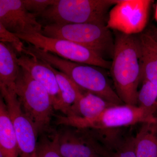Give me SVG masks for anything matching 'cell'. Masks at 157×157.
Listing matches in <instances>:
<instances>
[{
  "instance_id": "8fae6325",
  "label": "cell",
  "mask_w": 157,
  "mask_h": 157,
  "mask_svg": "<svg viewBox=\"0 0 157 157\" xmlns=\"http://www.w3.org/2000/svg\"><path fill=\"white\" fill-rule=\"evenodd\" d=\"M37 17L26 9L23 0H0V24L13 33L42 34L43 26Z\"/></svg>"
},
{
  "instance_id": "44dd1931",
  "label": "cell",
  "mask_w": 157,
  "mask_h": 157,
  "mask_svg": "<svg viewBox=\"0 0 157 157\" xmlns=\"http://www.w3.org/2000/svg\"><path fill=\"white\" fill-rule=\"evenodd\" d=\"M137 106L152 108L157 107V87L148 80H142V85L137 94Z\"/></svg>"
},
{
  "instance_id": "2e32d148",
  "label": "cell",
  "mask_w": 157,
  "mask_h": 157,
  "mask_svg": "<svg viewBox=\"0 0 157 157\" xmlns=\"http://www.w3.org/2000/svg\"><path fill=\"white\" fill-rule=\"evenodd\" d=\"M16 52L10 44L0 42V85L14 87L21 68Z\"/></svg>"
},
{
  "instance_id": "cb8c5ba5",
  "label": "cell",
  "mask_w": 157,
  "mask_h": 157,
  "mask_svg": "<svg viewBox=\"0 0 157 157\" xmlns=\"http://www.w3.org/2000/svg\"><path fill=\"white\" fill-rule=\"evenodd\" d=\"M157 40V31L155 30L154 31H151V32H149Z\"/></svg>"
},
{
  "instance_id": "7402d4cb",
  "label": "cell",
  "mask_w": 157,
  "mask_h": 157,
  "mask_svg": "<svg viewBox=\"0 0 157 157\" xmlns=\"http://www.w3.org/2000/svg\"><path fill=\"white\" fill-rule=\"evenodd\" d=\"M0 40L1 42L8 43L12 45L18 53H22L25 45L21 39L15 34L6 29L1 24H0Z\"/></svg>"
},
{
  "instance_id": "30bf717a",
  "label": "cell",
  "mask_w": 157,
  "mask_h": 157,
  "mask_svg": "<svg viewBox=\"0 0 157 157\" xmlns=\"http://www.w3.org/2000/svg\"><path fill=\"white\" fill-rule=\"evenodd\" d=\"M63 157H105L95 130L61 126L56 132Z\"/></svg>"
},
{
  "instance_id": "52a82bcc",
  "label": "cell",
  "mask_w": 157,
  "mask_h": 157,
  "mask_svg": "<svg viewBox=\"0 0 157 157\" xmlns=\"http://www.w3.org/2000/svg\"><path fill=\"white\" fill-rule=\"evenodd\" d=\"M15 34L22 41L71 61L105 69H110L111 67V61L69 40L47 37L41 33Z\"/></svg>"
},
{
  "instance_id": "5b68a950",
  "label": "cell",
  "mask_w": 157,
  "mask_h": 157,
  "mask_svg": "<svg viewBox=\"0 0 157 157\" xmlns=\"http://www.w3.org/2000/svg\"><path fill=\"white\" fill-rule=\"evenodd\" d=\"M14 90L23 110L33 122L39 135L51 132V122L55 109L45 88L21 67Z\"/></svg>"
},
{
  "instance_id": "ac0fdd59",
  "label": "cell",
  "mask_w": 157,
  "mask_h": 157,
  "mask_svg": "<svg viewBox=\"0 0 157 157\" xmlns=\"http://www.w3.org/2000/svg\"><path fill=\"white\" fill-rule=\"evenodd\" d=\"M50 67L56 76L60 91L62 98L60 111L64 116H67L83 90L65 73L57 70L51 65Z\"/></svg>"
},
{
  "instance_id": "ba28073f",
  "label": "cell",
  "mask_w": 157,
  "mask_h": 157,
  "mask_svg": "<svg viewBox=\"0 0 157 157\" xmlns=\"http://www.w3.org/2000/svg\"><path fill=\"white\" fill-rule=\"evenodd\" d=\"M1 97L14 126L19 157H36L38 134L33 123L21 108L14 87L0 85Z\"/></svg>"
},
{
  "instance_id": "3957f363",
  "label": "cell",
  "mask_w": 157,
  "mask_h": 157,
  "mask_svg": "<svg viewBox=\"0 0 157 157\" xmlns=\"http://www.w3.org/2000/svg\"><path fill=\"white\" fill-rule=\"evenodd\" d=\"M118 0H56L40 15L47 24L107 25L108 10Z\"/></svg>"
},
{
  "instance_id": "d6986e66",
  "label": "cell",
  "mask_w": 157,
  "mask_h": 157,
  "mask_svg": "<svg viewBox=\"0 0 157 157\" xmlns=\"http://www.w3.org/2000/svg\"><path fill=\"white\" fill-rule=\"evenodd\" d=\"M107 157H137L135 148V137L122 130L106 148Z\"/></svg>"
},
{
  "instance_id": "484cf974",
  "label": "cell",
  "mask_w": 157,
  "mask_h": 157,
  "mask_svg": "<svg viewBox=\"0 0 157 157\" xmlns=\"http://www.w3.org/2000/svg\"><path fill=\"white\" fill-rule=\"evenodd\" d=\"M0 157H5L2 153L0 152Z\"/></svg>"
},
{
  "instance_id": "8992f818",
  "label": "cell",
  "mask_w": 157,
  "mask_h": 157,
  "mask_svg": "<svg viewBox=\"0 0 157 157\" xmlns=\"http://www.w3.org/2000/svg\"><path fill=\"white\" fill-rule=\"evenodd\" d=\"M42 34L57 39L69 40L95 52L106 59H112L115 41L110 29L105 25L85 23L46 24Z\"/></svg>"
},
{
  "instance_id": "277c9868",
  "label": "cell",
  "mask_w": 157,
  "mask_h": 157,
  "mask_svg": "<svg viewBox=\"0 0 157 157\" xmlns=\"http://www.w3.org/2000/svg\"><path fill=\"white\" fill-rule=\"evenodd\" d=\"M157 107L146 108L138 106L123 104L107 108L97 117L92 119L76 117L57 116L56 124L79 128L97 130L117 129L137 124L155 121Z\"/></svg>"
},
{
  "instance_id": "e0dca14e",
  "label": "cell",
  "mask_w": 157,
  "mask_h": 157,
  "mask_svg": "<svg viewBox=\"0 0 157 157\" xmlns=\"http://www.w3.org/2000/svg\"><path fill=\"white\" fill-rule=\"evenodd\" d=\"M142 124L135 137L136 156L157 157V119Z\"/></svg>"
},
{
  "instance_id": "4fadbf2b",
  "label": "cell",
  "mask_w": 157,
  "mask_h": 157,
  "mask_svg": "<svg viewBox=\"0 0 157 157\" xmlns=\"http://www.w3.org/2000/svg\"><path fill=\"white\" fill-rule=\"evenodd\" d=\"M140 52L141 81L148 80L157 87V40L149 32L137 36Z\"/></svg>"
},
{
  "instance_id": "5bb4252c",
  "label": "cell",
  "mask_w": 157,
  "mask_h": 157,
  "mask_svg": "<svg viewBox=\"0 0 157 157\" xmlns=\"http://www.w3.org/2000/svg\"><path fill=\"white\" fill-rule=\"evenodd\" d=\"M114 105L94 94L83 90L66 116L76 117L86 119L94 118L108 107Z\"/></svg>"
},
{
  "instance_id": "d4e9b609",
  "label": "cell",
  "mask_w": 157,
  "mask_h": 157,
  "mask_svg": "<svg viewBox=\"0 0 157 157\" xmlns=\"http://www.w3.org/2000/svg\"><path fill=\"white\" fill-rule=\"evenodd\" d=\"M155 18L157 21V4L156 7L155 11Z\"/></svg>"
},
{
  "instance_id": "603a6c76",
  "label": "cell",
  "mask_w": 157,
  "mask_h": 157,
  "mask_svg": "<svg viewBox=\"0 0 157 157\" xmlns=\"http://www.w3.org/2000/svg\"><path fill=\"white\" fill-rule=\"evenodd\" d=\"M56 0H23L25 8L29 12L40 16L49 6L53 5Z\"/></svg>"
},
{
  "instance_id": "9a60e30c",
  "label": "cell",
  "mask_w": 157,
  "mask_h": 157,
  "mask_svg": "<svg viewBox=\"0 0 157 157\" xmlns=\"http://www.w3.org/2000/svg\"><path fill=\"white\" fill-rule=\"evenodd\" d=\"M0 152L5 157H19L14 126L2 97L0 99Z\"/></svg>"
},
{
  "instance_id": "7c38bea8",
  "label": "cell",
  "mask_w": 157,
  "mask_h": 157,
  "mask_svg": "<svg viewBox=\"0 0 157 157\" xmlns=\"http://www.w3.org/2000/svg\"><path fill=\"white\" fill-rule=\"evenodd\" d=\"M20 67L26 70L31 76L48 92L55 110L60 111L62 98L56 76L50 65L42 60L21 53L18 57Z\"/></svg>"
},
{
  "instance_id": "6da1fadb",
  "label": "cell",
  "mask_w": 157,
  "mask_h": 157,
  "mask_svg": "<svg viewBox=\"0 0 157 157\" xmlns=\"http://www.w3.org/2000/svg\"><path fill=\"white\" fill-rule=\"evenodd\" d=\"M110 70L116 92L124 104L137 106L141 81L140 52L137 36L117 32Z\"/></svg>"
},
{
  "instance_id": "9c48e42d",
  "label": "cell",
  "mask_w": 157,
  "mask_h": 157,
  "mask_svg": "<svg viewBox=\"0 0 157 157\" xmlns=\"http://www.w3.org/2000/svg\"><path fill=\"white\" fill-rule=\"evenodd\" d=\"M151 0H118L108 14L109 29L132 36L141 33L148 21Z\"/></svg>"
},
{
  "instance_id": "ffe728a7",
  "label": "cell",
  "mask_w": 157,
  "mask_h": 157,
  "mask_svg": "<svg viewBox=\"0 0 157 157\" xmlns=\"http://www.w3.org/2000/svg\"><path fill=\"white\" fill-rule=\"evenodd\" d=\"M36 157H63L59 147L57 132L43 134L38 141Z\"/></svg>"
},
{
  "instance_id": "7a4b0ae2",
  "label": "cell",
  "mask_w": 157,
  "mask_h": 157,
  "mask_svg": "<svg viewBox=\"0 0 157 157\" xmlns=\"http://www.w3.org/2000/svg\"><path fill=\"white\" fill-rule=\"evenodd\" d=\"M23 52L56 68L83 90L94 94L113 105L124 104L110 86L107 76L97 67L62 58L29 43L25 46Z\"/></svg>"
}]
</instances>
